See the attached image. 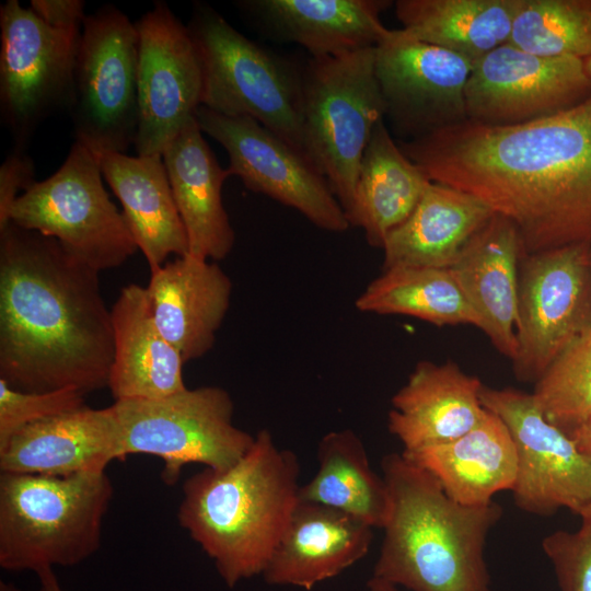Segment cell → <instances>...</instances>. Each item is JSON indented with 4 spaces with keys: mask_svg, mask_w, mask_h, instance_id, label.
Masks as SVG:
<instances>
[{
    "mask_svg": "<svg viewBox=\"0 0 591 591\" xmlns=\"http://www.w3.org/2000/svg\"><path fill=\"white\" fill-rule=\"evenodd\" d=\"M591 245L525 255L519 265L514 376L536 382L576 338L591 331Z\"/></svg>",
    "mask_w": 591,
    "mask_h": 591,
    "instance_id": "obj_11",
    "label": "cell"
},
{
    "mask_svg": "<svg viewBox=\"0 0 591 591\" xmlns=\"http://www.w3.org/2000/svg\"><path fill=\"white\" fill-rule=\"evenodd\" d=\"M583 62H584V69L588 76L591 78V56L584 58Z\"/></svg>",
    "mask_w": 591,
    "mask_h": 591,
    "instance_id": "obj_42",
    "label": "cell"
},
{
    "mask_svg": "<svg viewBox=\"0 0 591 591\" xmlns=\"http://www.w3.org/2000/svg\"><path fill=\"white\" fill-rule=\"evenodd\" d=\"M520 239L514 225L495 213L449 267L479 322V329L511 361L518 351Z\"/></svg>",
    "mask_w": 591,
    "mask_h": 591,
    "instance_id": "obj_20",
    "label": "cell"
},
{
    "mask_svg": "<svg viewBox=\"0 0 591 591\" xmlns=\"http://www.w3.org/2000/svg\"><path fill=\"white\" fill-rule=\"evenodd\" d=\"M399 147L429 181L472 195L507 218L522 257L591 245V94L528 123L465 119Z\"/></svg>",
    "mask_w": 591,
    "mask_h": 591,
    "instance_id": "obj_1",
    "label": "cell"
},
{
    "mask_svg": "<svg viewBox=\"0 0 591 591\" xmlns=\"http://www.w3.org/2000/svg\"><path fill=\"white\" fill-rule=\"evenodd\" d=\"M542 548L551 561L560 591H591V522L576 531L546 535Z\"/></svg>",
    "mask_w": 591,
    "mask_h": 591,
    "instance_id": "obj_36",
    "label": "cell"
},
{
    "mask_svg": "<svg viewBox=\"0 0 591 591\" xmlns=\"http://www.w3.org/2000/svg\"><path fill=\"white\" fill-rule=\"evenodd\" d=\"M299 475L297 454L262 429L233 466L184 482L178 524L229 588L264 573L299 501Z\"/></svg>",
    "mask_w": 591,
    "mask_h": 591,
    "instance_id": "obj_4",
    "label": "cell"
},
{
    "mask_svg": "<svg viewBox=\"0 0 591 591\" xmlns=\"http://www.w3.org/2000/svg\"><path fill=\"white\" fill-rule=\"evenodd\" d=\"M120 460L119 430L111 406L57 415L24 427L0 448V472L69 476L106 471Z\"/></svg>",
    "mask_w": 591,
    "mask_h": 591,
    "instance_id": "obj_22",
    "label": "cell"
},
{
    "mask_svg": "<svg viewBox=\"0 0 591 591\" xmlns=\"http://www.w3.org/2000/svg\"><path fill=\"white\" fill-rule=\"evenodd\" d=\"M429 472L445 494L465 506H486L512 490L517 452L505 422L486 409L483 419L460 438L414 452H402Z\"/></svg>",
    "mask_w": 591,
    "mask_h": 591,
    "instance_id": "obj_27",
    "label": "cell"
},
{
    "mask_svg": "<svg viewBox=\"0 0 591 591\" xmlns=\"http://www.w3.org/2000/svg\"><path fill=\"white\" fill-rule=\"evenodd\" d=\"M381 468L390 508L372 577L410 591H491L485 546L501 507L456 502L403 453Z\"/></svg>",
    "mask_w": 591,
    "mask_h": 591,
    "instance_id": "obj_3",
    "label": "cell"
},
{
    "mask_svg": "<svg viewBox=\"0 0 591 591\" xmlns=\"http://www.w3.org/2000/svg\"><path fill=\"white\" fill-rule=\"evenodd\" d=\"M264 28L303 46L312 58L375 47L387 28L381 0H247L237 4Z\"/></svg>",
    "mask_w": 591,
    "mask_h": 591,
    "instance_id": "obj_26",
    "label": "cell"
},
{
    "mask_svg": "<svg viewBox=\"0 0 591 591\" xmlns=\"http://www.w3.org/2000/svg\"><path fill=\"white\" fill-rule=\"evenodd\" d=\"M483 406L507 426L517 452V476L512 487L519 509L540 517L566 508L581 518L591 509V457L573 439L552 424L532 393L486 385Z\"/></svg>",
    "mask_w": 591,
    "mask_h": 591,
    "instance_id": "obj_13",
    "label": "cell"
},
{
    "mask_svg": "<svg viewBox=\"0 0 591 591\" xmlns=\"http://www.w3.org/2000/svg\"><path fill=\"white\" fill-rule=\"evenodd\" d=\"M138 32L106 4L86 15L69 107L76 141L94 154L125 153L138 127Z\"/></svg>",
    "mask_w": 591,
    "mask_h": 591,
    "instance_id": "obj_10",
    "label": "cell"
},
{
    "mask_svg": "<svg viewBox=\"0 0 591 591\" xmlns=\"http://www.w3.org/2000/svg\"><path fill=\"white\" fill-rule=\"evenodd\" d=\"M367 591H399V588L381 579L371 577L367 582Z\"/></svg>",
    "mask_w": 591,
    "mask_h": 591,
    "instance_id": "obj_41",
    "label": "cell"
},
{
    "mask_svg": "<svg viewBox=\"0 0 591 591\" xmlns=\"http://www.w3.org/2000/svg\"><path fill=\"white\" fill-rule=\"evenodd\" d=\"M575 441L578 449L591 457V418L575 428L568 433Z\"/></svg>",
    "mask_w": 591,
    "mask_h": 591,
    "instance_id": "obj_40",
    "label": "cell"
},
{
    "mask_svg": "<svg viewBox=\"0 0 591 591\" xmlns=\"http://www.w3.org/2000/svg\"><path fill=\"white\" fill-rule=\"evenodd\" d=\"M373 528L332 507L299 500L264 573L266 583L312 590L370 551Z\"/></svg>",
    "mask_w": 591,
    "mask_h": 591,
    "instance_id": "obj_21",
    "label": "cell"
},
{
    "mask_svg": "<svg viewBox=\"0 0 591 591\" xmlns=\"http://www.w3.org/2000/svg\"><path fill=\"white\" fill-rule=\"evenodd\" d=\"M99 274L53 237L0 229V379L25 392L107 387L114 332Z\"/></svg>",
    "mask_w": 591,
    "mask_h": 591,
    "instance_id": "obj_2",
    "label": "cell"
},
{
    "mask_svg": "<svg viewBox=\"0 0 591 591\" xmlns=\"http://www.w3.org/2000/svg\"><path fill=\"white\" fill-rule=\"evenodd\" d=\"M103 178L123 207V216L150 270L170 255L188 254L185 227L176 207L162 155L95 154Z\"/></svg>",
    "mask_w": 591,
    "mask_h": 591,
    "instance_id": "obj_24",
    "label": "cell"
},
{
    "mask_svg": "<svg viewBox=\"0 0 591 591\" xmlns=\"http://www.w3.org/2000/svg\"><path fill=\"white\" fill-rule=\"evenodd\" d=\"M508 43L544 58L591 56L590 0H524Z\"/></svg>",
    "mask_w": 591,
    "mask_h": 591,
    "instance_id": "obj_33",
    "label": "cell"
},
{
    "mask_svg": "<svg viewBox=\"0 0 591 591\" xmlns=\"http://www.w3.org/2000/svg\"><path fill=\"white\" fill-rule=\"evenodd\" d=\"M195 118L228 152L229 175L250 190L291 207L329 232H344L349 220L325 177L311 161L247 116H227L199 106Z\"/></svg>",
    "mask_w": 591,
    "mask_h": 591,
    "instance_id": "obj_14",
    "label": "cell"
},
{
    "mask_svg": "<svg viewBox=\"0 0 591 591\" xmlns=\"http://www.w3.org/2000/svg\"><path fill=\"white\" fill-rule=\"evenodd\" d=\"M30 9L57 30H81L86 18L82 0H32Z\"/></svg>",
    "mask_w": 591,
    "mask_h": 591,
    "instance_id": "obj_38",
    "label": "cell"
},
{
    "mask_svg": "<svg viewBox=\"0 0 591 591\" xmlns=\"http://www.w3.org/2000/svg\"><path fill=\"white\" fill-rule=\"evenodd\" d=\"M524 0H398L403 30L421 42L453 51L471 62L509 40Z\"/></svg>",
    "mask_w": 591,
    "mask_h": 591,
    "instance_id": "obj_30",
    "label": "cell"
},
{
    "mask_svg": "<svg viewBox=\"0 0 591 591\" xmlns=\"http://www.w3.org/2000/svg\"><path fill=\"white\" fill-rule=\"evenodd\" d=\"M374 55L385 115L401 131L418 138L467 119L464 90L473 62L403 28H387Z\"/></svg>",
    "mask_w": 591,
    "mask_h": 591,
    "instance_id": "obj_17",
    "label": "cell"
},
{
    "mask_svg": "<svg viewBox=\"0 0 591 591\" xmlns=\"http://www.w3.org/2000/svg\"><path fill=\"white\" fill-rule=\"evenodd\" d=\"M111 312L114 358L107 387L114 399L159 398L187 389L185 361L158 328L146 287H123Z\"/></svg>",
    "mask_w": 591,
    "mask_h": 591,
    "instance_id": "obj_25",
    "label": "cell"
},
{
    "mask_svg": "<svg viewBox=\"0 0 591 591\" xmlns=\"http://www.w3.org/2000/svg\"><path fill=\"white\" fill-rule=\"evenodd\" d=\"M84 406L85 394L77 389L25 392L0 379V448L26 426Z\"/></svg>",
    "mask_w": 591,
    "mask_h": 591,
    "instance_id": "obj_35",
    "label": "cell"
},
{
    "mask_svg": "<svg viewBox=\"0 0 591 591\" xmlns=\"http://www.w3.org/2000/svg\"><path fill=\"white\" fill-rule=\"evenodd\" d=\"M590 94L583 59L538 57L509 43L473 63L464 90L467 119L490 126L535 120Z\"/></svg>",
    "mask_w": 591,
    "mask_h": 591,
    "instance_id": "obj_16",
    "label": "cell"
},
{
    "mask_svg": "<svg viewBox=\"0 0 591 591\" xmlns=\"http://www.w3.org/2000/svg\"><path fill=\"white\" fill-rule=\"evenodd\" d=\"M114 488L105 471L69 476L0 472V566L34 571L78 565L102 544Z\"/></svg>",
    "mask_w": 591,
    "mask_h": 591,
    "instance_id": "obj_5",
    "label": "cell"
},
{
    "mask_svg": "<svg viewBox=\"0 0 591 591\" xmlns=\"http://www.w3.org/2000/svg\"><path fill=\"white\" fill-rule=\"evenodd\" d=\"M38 578L37 591H62L54 568H44L36 572ZM0 591H26L11 582H0Z\"/></svg>",
    "mask_w": 591,
    "mask_h": 591,
    "instance_id": "obj_39",
    "label": "cell"
},
{
    "mask_svg": "<svg viewBox=\"0 0 591 591\" xmlns=\"http://www.w3.org/2000/svg\"><path fill=\"white\" fill-rule=\"evenodd\" d=\"M9 222L57 240L99 273L121 266L138 251L103 185L96 155L78 141L53 175L16 198Z\"/></svg>",
    "mask_w": 591,
    "mask_h": 591,
    "instance_id": "obj_9",
    "label": "cell"
},
{
    "mask_svg": "<svg viewBox=\"0 0 591 591\" xmlns=\"http://www.w3.org/2000/svg\"><path fill=\"white\" fill-rule=\"evenodd\" d=\"M138 32V155H162L201 106L202 70L195 42L163 1L135 22Z\"/></svg>",
    "mask_w": 591,
    "mask_h": 591,
    "instance_id": "obj_15",
    "label": "cell"
},
{
    "mask_svg": "<svg viewBox=\"0 0 591 591\" xmlns=\"http://www.w3.org/2000/svg\"><path fill=\"white\" fill-rule=\"evenodd\" d=\"M589 262H590V266H591V250H590V255H589Z\"/></svg>",
    "mask_w": 591,
    "mask_h": 591,
    "instance_id": "obj_44",
    "label": "cell"
},
{
    "mask_svg": "<svg viewBox=\"0 0 591 591\" xmlns=\"http://www.w3.org/2000/svg\"><path fill=\"white\" fill-rule=\"evenodd\" d=\"M483 386L452 361H420L391 399L389 431L401 441L403 452L451 442L485 416Z\"/></svg>",
    "mask_w": 591,
    "mask_h": 591,
    "instance_id": "obj_19",
    "label": "cell"
},
{
    "mask_svg": "<svg viewBox=\"0 0 591 591\" xmlns=\"http://www.w3.org/2000/svg\"><path fill=\"white\" fill-rule=\"evenodd\" d=\"M364 313L407 315L437 326L479 322L449 268L384 269L355 302Z\"/></svg>",
    "mask_w": 591,
    "mask_h": 591,
    "instance_id": "obj_32",
    "label": "cell"
},
{
    "mask_svg": "<svg viewBox=\"0 0 591 591\" xmlns=\"http://www.w3.org/2000/svg\"><path fill=\"white\" fill-rule=\"evenodd\" d=\"M385 111L374 47L311 58L301 72L303 152L325 177L347 218L361 158Z\"/></svg>",
    "mask_w": 591,
    "mask_h": 591,
    "instance_id": "obj_6",
    "label": "cell"
},
{
    "mask_svg": "<svg viewBox=\"0 0 591 591\" xmlns=\"http://www.w3.org/2000/svg\"><path fill=\"white\" fill-rule=\"evenodd\" d=\"M187 28L201 62V106L251 117L304 154L301 73L208 5H195Z\"/></svg>",
    "mask_w": 591,
    "mask_h": 591,
    "instance_id": "obj_7",
    "label": "cell"
},
{
    "mask_svg": "<svg viewBox=\"0 0 591 591\" xmlns=\"http://www.w3.org/2000/svg\"><path fill=\"white\" fill-rule=\"evenodd\" d=\"M590 12H591V0H590Z\"/></svg>",
    "mask_w": 591,
    "mask_h": 591,
    "instance_id": "obj_45",
    "label": "cell"
},
{
    "mask_svg": "<svg viewBox=\"0 0 591 591\" xmlns=\"http://www.w3.org/2000/svg\"><path fill=\"white\" fill-rule=\"evenodd\" d=\"M0 106L16 148L54 111L69 109L81 30H57L18 0L0 7Z\"/></svg>",
    "mask_w": 591,
    "mask_h": 591,
    "instance_id": "obj_12",
    "label": "cell"
},
{
    "mask_svg": "<svg viewBox=\"0 0 591 591\" xmlns=\"http://www.w3.org/2000/svg\"><path fill=\"white\" fill-rule=\"evenodd\" d=\"M34 164L25 154L23 148H16L10 153L0 167V229L8 224V212L20 196L36 181Z\"/></svg>",
    "mask_w": 591,
    "mask_h": 591,
    "instance_id": "obj_37",
    "label": "cell"
},
{
    "mask_svg": "<svg viewBox=\"0 0 591 591\" xmlns=\"http://www.w3.org/2000/svg\"><path fill=\"white\" fill-rule=\"evenodd\" d=\"M532 395L543 415L567 433L591 418V331L557 356Z\"/></svg>",
    "mask_w": 591,
    "mask_h": 591,
    "instance_id": "obj_34",
    "label": "cell"
},
{
    "mask_svg": "<svg viewBox=\"0 0 591 591\" xmlns=\"http://www.w3.org/2000/svg\"><path fill=\"white\" fill-rule=\"evenodd\" d=\"M431 181L397 146L384 119L378 121L361 158L348 220L372 246L413 212Z\"/></svg>",
    "mask_w": 591,
    "mask_h": 591,
    "instance_id": "obj_29",
    "label": "cell"
},
{
    "mask_svg": "<svg viewBox=\"0 0 591 591\" xmlns=\"http://www.w3.org/2000/svg\"><path fill=\"white\" fill-rule=\"evenodd\" d=\"M119 430V454H147L164 463L162 480L175 484L183 467L199 463L224 471L239 462L255 436L233 422L234 403L220 386L185 389L159 398L111 405Z\"/></svg>",
    "mask_w": 591,
    "mask_h": 591,
    "instance_id": "obj_8",
    "label": "cell"
},
{
    "mask_svg": "<svg viewBox=\"0 0 591 591\" xmlns=\"http://www.w3.org/2000/svg\"><path fill=\"white\" fill-rule=\"evenodd\" d=\"M494 215L472 195L430 182L410 216L385 237L383 270L451 267Z\"/></svg>",
    "mask_w": 591,
    "mask_h": 591,
    "instance_id": "obj_28",
    "label": "cell"
},
{
    "mask_svg": "<svg viewBox=\"0 0 591 591\" xmlns=\"http://www.w3.org/2000/svg\"><path fill=\"white\" fill-rule=\"evenodd\" d=\"M190 119L162 153L173 197L186 230L188 254L221 260L232 251L234 230L222 202L230 176Z\"/></svg>",
    "mask_w": 591,
    "mask_h": 591,
    "instance_id": "obj_23",
    "label": "cell"
},
{
    "mask_svg": "<svg viewBox=\"0 0 591 591\" xmlns=\"http://www.w3.org/2000/svg\"><path fill=\"white\" fill-rule=\"evenodd\" d=\"M582 521H590L591 522V509L589 511V513L587 515H584L583 518H581Z\"/></svg>",
    "mask_w": 591,
    "mask_h": 591,
    "instance_id": "obj_43",
    "label": "cell"
},
{
    "mask_svg": "<svg viewBox=\"0 0 591 591\" xmlns=\"http://www.w3.org/2000/svg\"><path fill=\"white\" fill-rule=\"evenodd\" d=\"M232 288L218 264L190 254L151 270L146 290L153 320L185 362L213 347Z\"/></svg>",
    "mask_w": 591,
    "mask_h": 591,
    "instance_id": "obj_18",
    "label": "cell"
},
{
    "mask_svg": "<svg viewBox=\"0 0 591 591\" xmlns=\"http://www.w3.org/2000/svg\"><path fill=\"white\" fill-rule=\"evenodd\" d=\"M317 471L300 486L299 500L322 503L348 513L373 529L387 518V485L376 474L361 439L350 429L322 437L317 445Z\"/></svg>",
    "mask_w": 591,
    "mask_h": 591,
    "instance_id": "obj_31",
    "label": "cell"
}]
</instances>
